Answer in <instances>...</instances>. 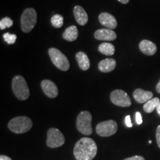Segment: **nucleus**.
Returning <instances> with one entry per match:
<instances>
[{"instance_id":"ddd939ff","label":"nucleus","mask_w":160,"mask_h":160,"mask_svg":"<svg viewBox=\"0 0 160 160\" xmlns=\"http://www.w3.org/2000/svg\"><path fill=\"white\" fill-rule=\"evenodd\" d=\"M133 98L138 103H146L153 99V93L151 91H144L142 89H136L133 93Z\"/></svg>"},{"instance_id":"5701e85b","label":"nucleus","mask_w":160,"mask_h":160,"mask_svg":"<svg viewBox=\"0 0 160 160\" xmlns=\"http://www.w3.org/2000/svg\"><path fill=\"white\" fill-rule=\"evenodd\" d=\"M4 40L7 42L8 45H13L16 42V40H17V36L15 34H11L9 33H5L3 35Z\"/></svg>"},{"instance_id":"cd10ccee","label":"nucleus","mask_w":160,"mask_h":160,"mask_svg":"<svg viewBox=\"0 0 160 160\" xmlns=\"http://www.w3.org/2000/svg\"><path fill=\"white\" fill-rule=\"evenodd\" d=\"M0 160H11V159L9 157H7V156L1 155V157H0Z\"/></svg>"},{"instance_id":"1a4fd4ad","label":"nucleus","mask_w":160,"mask_h":160,"mask_svg":"<svg viewBox=\"0 0 160 160\" xmlns=\"http://www.w3.org/2000/svg\"><path fill=\"white\" fill-rule=\"evenodd\" d=\"M110 97L112 102L119 107H129L131 105L129 96L122 90H115L111 93Z\"/></svg>"},{"instance_id":"dca6fc26","label":"nucleus","mask_w":160,"mask_h":160,"mask_svg":"<svg viewBox=\"0 0 160 160\" xmlns=\"http://www.w3.org/2000/svg\"><path fill=\"white\" fill-rule=\"evenodd\" d=\"M116 65H117V62H116L115 59L108 58V59L102 60L99 63L98 68H99V71L103 73H109L115 69Z\"/></svg>"},{"instance_id":"f257e3e1","label":"nucleus","mask_w":160,"mask_h":160,"mask_svg":"<svg viewBox=\"0 0 160 160\" xmlns=\"http://www.w3.org/2000/svg\"><path fill=\"white\" fill-rule=\"evenodd\" d=\"M73 153L77 160H92L97 153V145L91 138L83 137L76 143Z\"/></svg>"},{"instance_id":"39448f33","label":"nucleus","mask_w":160,"mask_h":160,"mask_svg":"<svg viewBox=\"0 0 160 160\" xmlns=\"http://www.w3.org/2000/svg\"><path fill=\"white\" fill-rule=\"evenodd\" d=\"M48 54L52 62L58 69L63 71H67L69 69L70 63L68 59L59 50L51 48L48 50Z\"/></svg>"},{"instance_id":"393cba45","label":"nucleus","mask_w":160,"mask_h":160,"mask_svg":"<svg viewBox=\"0 0 160 160\" xmlns=\"http://www.w3.org/2000/svg\"><path fill=\"white\" fill-rule=\"evenodd\" d=\"M136 122L138 125H141L142 123V115L139 112L136 113Z\"/></svg>"},{"instance_id":"aec40b11","label":"nucleus","mask_w":160,"mask_h":160,"mask_svg":"<svg viewBox=\"0 0 160 160\" xmlns=\"http://www.w3.org/2000/svg\"><path fill=\"white\" fill-rule=\"evenodd\" d=\"M160 102V100L159 98L156 97V98H153L149 101H148L147 102L145 103V105L143 106V109L146 113H151L154 111L155 109H157V107L159 105V103Z\"/></svg>"},{"instance_id":"c756f323","label":"nucleus","mask_w":160,"mask_h":160,"mask_svg":"<svg viewBox=\"0 0 160 160\" xmlns=\"http://www.w3.org/2000/svg\"><path fill=\"white\" fill-rule=\"evenodd\" d=\"M157 91L159 93H160V80H159V82H158L157 85Z\"/></svg>"},{"instance_id":"6e6552de","label":"nucleus","mask_w":160,"mask_h":160,"mask_svg":"<svg viewBox=\"0 0 160 160\" xmlns=\"http://www.w3.org/2000/svg\"><path fill=\"white\" fill-rule=\"evenodd\" d=\"M47 145L51 148L61 147L65 143V137L57 128H50L47 133Z\"/></svg>"},{"instance_id":"a211bd4d","label":"nucleus","mask_w":160,"mask_h":160,"mask_svg":"<svg viewBox=\"0 0 160 160\" xmlns=\"http://www.w3.org/2000/svg\"><path fill=\"white\" fill-rule=\"evenodd\" d=\"M79 36V32H78L77 28L75 25L70 26L67 29L64 31L62 37L64 39L67 41L73 42L75 41Z\"/></svg>"},{"instance_id":"f03ea898","label":"nucleus","mask_w":160,"mask_h":160,"mask_svg":"<svg viewBox=\"0 0 160 160\" xmlns=\"http://www.w3.org/2000/svg\"><path fill=\"white\" fill-rule=\"evenodd\" d=\"M33 126L32 120L27 117H17L8 123V128L15 133H23L29 131Z\"/></svg>"},{"instance_id":"bb28decb","label":"nucleus","mask_w":160,"mask_h":160,"mask_svg":"<svg viewBox=\"0 0 160 160\" xmlns=\"http://www.w3.org/2000/svg\"><path fill=\"white\" fill-rule=\"evenodd\" d=\"M124 160H145V159H144V157H141V156H134V157L127 158V159Z\"/></svg>"},{"instance_id":"f3484780","label":"nucleus","mask_w":160,"mask_h":160,"mask_svg":"<svg viewBox=\"0 0 160 160\" xmlns=\"http://www.w3.org/2000/svg\"><path fill=\"white\" fill-rule=\"evenodd\" d=\"M76 59L78 64H79V68L83 71H88L89 69L90 65V60L86 53L84 52L79 51L76 54Z\"/></svg>"},{"instance_id":"4be33fe9","label":"nucleus","mask_w":160,"mask_h":160,"mask_svg":"<svg viewBox=\"0 0 160 160\" xmlns=\"http://www.w3.org/2000/svg\"><path fill=\"white\" fill-rule=\"evenodd\" d=\"M13 22L11 18L5 17L0 21V28L1 30H4L7 28H10L13 25Z\"/></svg>"},{"instance_id":"412c9836","label":"nucleus","mask_w":160,"mask_h":160,"mask_svg":"<svg viewBox=\"0 0 160 160\" xmlns=\"http://www.w3.org/2000/svg\"><path fill=\"white\" fill-rule=\"evenodd\" d=\"M64 19L62 16L59 14H55L53 15V17H51V22L52 25L54 28H62L63 25L64 23Z\"/></svg>"},{"instance_id":"a878e982","label":"nucleus","mask_w":160,"mask_h":160,"mask_svg":"<svg viewBox=\"0 0 160 160\" xmlns=\"http://www.w3.org/2000/svg\"><path fill=\"white\" fill-rule=\"evenodd\" d=\"M125 125H126V126H127V127L131 128L132 126H133V124H132V122H131V117H130L129 115H128L127 117H125Z\"/></svg>"},{"instance_id":"7ed1b4c3","label":"nucleus","mask_w":160,"mask_h":160,"mask_svg":"<svg viewBox=\"0 0 160 160\" xmlns=\"http://www.w3.org/2000/svg\"><path fill=\"white\" fill-rule=\"evenodd\" d=\"M12 90L17 99L26 100L29 97L30 91L25 79L22 76H16L12 80Z\"/></svg>"},{"instance_id":"c85d7f7f","label":"nucleus","mask_w":160,"mask_h":160,"mask_svg":"<svg viewBox=\"0 0 160 160\" xmlns=\"http://www.w3.org/2000/svg\"><path fill=\"white\" fill-rule=\"evenodd\" d=\"M118 1H119V2H121L122 4H128L130 0H118Z\"/></svg>"},{"instance_id":"9d476101","label":"nucleus","mask_w":160,"mask_h":160,"mask_svg":"<svg viewBox=\"0 0 160 160\" xmlns=\"http://www.w3.org/2000/svg\"><path fill=\"white\" fill-rule=\"evenodd\" d=\"M41 88L45 94L49 98L53 99L58 96V88L57 85L51 80H42L41 82Z\"/></svg>"},{"instance_id":"423d86ee","label":"nucleus","mask_w":160,"mask_h":160,"mask_svg":"<svg viewBox=\"0 0 160 160\" xmlns=\"http://www.w3.org/2000/svg\"><path fill=\"white\" fill-rule=\"evenodd\" d=\"M37 13L33 8L25 9L21 17V28L23 32L28 33L37 23Z\"/></svg>"},{"instance_id":"0eeeda50","label":"nucleus","mask_w":160,"mask_h":160,"mask_svg":"<svg viewBox=\"0 0 160 160\" xmlns=\"http://www.w3.org/2000/svg\"><path fill=\"white\" fill-rule=\"evenodd\" d=\"M118 129L117 123L114 120H108L98 124L96 128L97 134L100 137H107L115 134Z\"/></svg>"},{"instance_id":"20e7f679","label":"nucleus","mask_w":160,"mask_h":160,"mask_svg":"<svg viewBox=\"0 0 160 160\" xmlns=\"http://www.w3.org/2000/svg\"><path fill=\"white\" fill-rule=\"evenodd\" d=\"M92 116L88 111H82L77 119V128L80 133L84 135H91L92 130Z\"/></svg>"},{"instance_id":"4468645a","label":"nucleus","mask_w":160,"mask_h":160,"mask_svg":"<svg viewBox=\"0 0 160 160\" xmlns=\"http://www.w3.org/2000/svg\"><path fill=\"white\" fill-rule=\"evenodd\" d=\"M139 49L143 53L148 56L155 54L157 51V45L153 42L147 39H144L139 43Z\"/></svg>"},{"instance_id":"7c9ffc66","label":"nucleus","mask_w":160,"mask_h":160,"mask_svg":"<svg viewBox=\"0 0 160 160\" xmlns=\"http://www.w3.org/2000/svg\"><path fill=\"white\" fill-rule=\"evenodd\" d=\"M157 111L158 114L160 116V102L159 103V105H158V106L157 107Z\"/></svg>"},{"instance_id":"b1692460","label":"nucleus","mask_w":160,"mask_h":160,"mask_svg":"<svg viewBox=\"0 0 160 160\" xmlns=\"http://www.w3.org/2000/svg\"><path fill=\"white\" fill-rule=\"evenodd\" d=\"M156 138H157V145L160 148V125H159L157 127V132H156Z\"/></svg>"},{"instance_id":"9b49d317","label":"nucleus","mask_w":160,"mask_h":160,"mask_svg":"<svg viewBox=\"0 0 160 160\" xmlns=\"http://www.w3.org/2000/svg\"><path fill=\"white\" fill-rule=\"evenodd\" d=\"M99 22L102 24L105 28H108V29H115L117 27V22L116 18L113 15L110 14L108 13H100L99 16Z\"/></svg>"},{"instance_id":"f8f14e48","label":"nucleus","mask_w":160,"mask_h":160,"mask_svg":"<svg viewBox=\"0 0 160 160\" xmlns=\"http://www.w3.org/2000/svg\"><path fill=\"white\" fill-rule=\"evenodd\" d=\"M117 33L113 30L108 28L99 29L95 32L94 37L102 41H113L117 39Z\"/></svg>"},{"instance_id":"2eb2a0df","label":"nucleus","mask_w":160,"mask_h":160,"mask_svg":"<svg viewBox=\"0 0 160 160\" xmlns=\"http://www.w3.org/2000/svg\"><path fill=\"white\" fill-rule=\"evenodd\" d=\"M73 14H74L75 19L79 25H85L87 24L88 17L82 7L79 5L75 6L73 8Z\"/></svg>"},{"instance_id":"6ab92c4d","label":"nucleus","mask_w":160,"mask_h":160,"mask_svg":"<svg viewBox=\"0 0 160 160\" xmlns=\"http://www.w3.org/2000/svg\"><path fill=\"white\" fill-rule=\"evenodd\" d=\"M99 51L106 56H112L115 53V48L111 43L104 42L99 46Z\"/></svg>"}]
</instances>
